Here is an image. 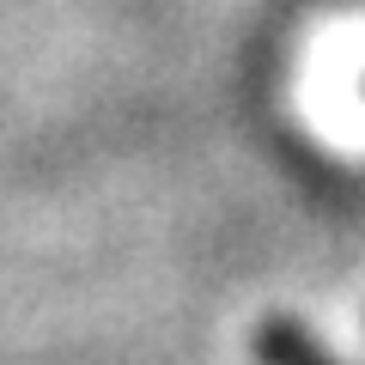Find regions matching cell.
<instances>
[{
    "instance_id": "obj_1",
    "label": "cell",
    "mask_w": 365,
    "mask_h": 365,
    "mask_svg": "<svg viewBox=\"0 0 365 365\" xmlns=\"http://www.w3.org/2000/svg\"><path fill=\"white\" fill-rule=\"evenodd\" d=\"M250 347H256V365H341L335 353H329L299 317H287V311L262 317L256 335H250Z\"/></svg>"
}]
</instances>
